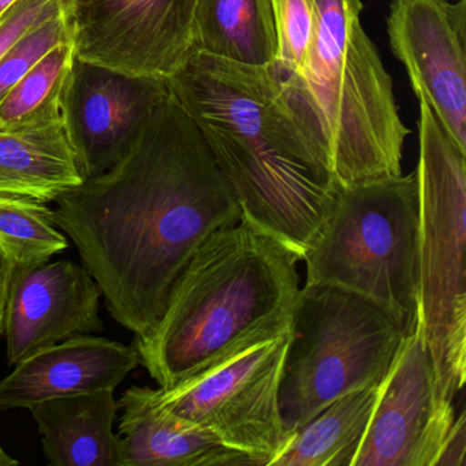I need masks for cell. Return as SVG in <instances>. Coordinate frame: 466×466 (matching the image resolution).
<instances>
[{
    "instance_id": "cell-29",
    "label": "cell",
    "mask_w": 466,
    "mask_h": 466,
    "mask_svg": "<svg viewBox=\"0 0 466 466\" xmlns=\"http://www.w3.org/2000/svg\"><path fill=\"white\" fill-rule=\"evenodd\" d=\"M272 6H274L275 20H277L279 15L280 0H272Z\"/></svg>"
},
{
    "instance_id": "cell-27",
    "label": "cell",
    "mask_w": 466,
    "mask_h": 466,
    "mask_svg": "<svg viewBox=\"0 0 466 466\" xmlns=\"http://www.w3.org/2000/svg\"><path fill=\"white\" fill-rule=\"evenodd\" d=\"M18 461L15 457L9 454L4 446L0 444V466H15L18 465Z\"/></svg>"
},
{
    "instance_id": "cell-25",
    "label": "cell",
    "mask_w": 466,
    "mask_h": 466,
    "mask_svg": "<svg viewBox=\"0 0 466 466\" xmlns=\"http://www.w3.org/2000/svg\"><path fill=\"white\" fill-rule=\"evenodd\" d=\"M466 465V413L455 416L435 461V466Z\"/></svg>"
},
{
    "instance_id": "cell-28",
    "label": "cell",
    "mask_w": 466,
    "mask_h": 466,
    "mask_svg": "<svg viewBox=\"0 0 466 466\" xmlns=\"http://www.w3.org/2000/svg\"><path fill=\"white\" fill-rule=\"evenodd\" d=\"M15 0H0V17L15 5Z\"/></svg>"
},
{
    "instance_id": "cell-12",
    "label": "cell",
    "mask_w": 466,
    "mask_h": 466,
    "mask_svg": "<svg viewBox=\"0 0 466 466\" xmlns=\"http://www.w3.org/2000/svg\"><path fill=\"white\" fill-rule=\"evenodd\" d=\"M167 94L163 78L75 59L64 121L84 181L102 176L129 152Z\"/></svg>"
},
{
    "instance_id": "cell-22",
    "label": "cell",
    "mask_w": 466,
    "mask_h": 466,
    "mask_svg": "<svg viewBox=\"0 0 466 466\" xmlns=\"http://www.w3.org/2000/svg\"><path fill=\"white\" fill-rule=\"evenodd\" d=\"M316 28L315 0H280L277 18V66L280 76L293 75L307 61Z\"/></svg>"
},
{
    "instance_id": "cell-18",
    "label": "cell",
    "mask_w": 466,
    "mask_h": 466,
    "mask_svg": "<svg viewBox=\"0 0 466 466\" xmlns=\"http://www.w3.org/2000/svg\"><path fill=\"white\" fill-rule=\"evenodd\" d=\"M278 50L272 0H198L193 51L248 66H271Z\"/></svg>"
},
{
    "instance_id": "cell-19",
    "label": "cell",
    "mask_w": 466,
    "mask_h": 466,
    "mask_svg": "<svg viewBox=\"0 0 466 466\" xmlns=\"http://www.w3.org/2000/svg\"><path fill=\"white\" fill-rule=\"evenodd\" d=\"M381 383L349 392L327 406L291 433L268 466H351L370 425Z\"/></svg>"
},
{
    "instance_id": "cell-16",
    "label": "cell",
    "mask_w": 466,
    "mask_h": 466,
    "mask_svg": "<svg viewBox=\"0 0 466 466\" xmlns=\"http://www.w3.org/2000/svg\"><path fill=\"white\" fill-rule=\"evenodd\" d=\"M119 400L114 390L51 398L29 406L43 451L56 466H116Z\"/></svg>"
},
{
    "instance_id": "cell-11",
    "label": "cell",
    "mask_w": 466,
    "mask_h": 466,
    "mask_svg": "<svg viewBox=\"0 0 466 466\" xmlns=\"http://www.w3.org/2000/svg\"><path fill=\"white\" fill-rule=\"evenodd\" d=\"M387 31L414 94L466 152V0H394Z\"/></svg>"
},
{
    "instance_id": "cell-4",
    "label": "cell",
    "mask_w": 466,
    "mask_h": 466,
    "mask_svg": "<svg viewBox=\"0 0 466 466\" xmlns=\"http://www.w3.org/2000/svg\"><path fill=\"white\" fill-rule=\"evenodd\" d=\"M316 28L299 72L280 76L289 102L337 187L402 176L408 127L392 81L361 25V0H315Z\"/></svg>"
},
{
    "instance_id": "cell-3",
    "label": "cell",
    "mask_w": 466,
    "mask_h": 466,
    "mask_svg": "<svg viewBox=\"0 0 466 466\" xmlns=\"http://www.w3.org/2000/svg\"><path fill=\"white\" fill-rule=\"evenodd\" d=\"M301 256L241 217L200 245L154 329L136 337L157 386H174L269 319L291 312Z\"/></svg>"
},
{
    "instance_id": "cell-15",
    "label": "cell",
    "mask_w": 466,
    "mask_h": 466,
    "mask_svg": "<svg viewBox=\"0 0 466 466\" xmlns=\"http://www.w3.org/2000/svg\"><path fill=\"white\" fill-rule=\"evenodd\" d=\"M118 400L124 414L116 466H256L249 455L163 408L151 387H130Z\"/></svg>"
},
{
    "instance_id": "cell-21",
    "label": "cell",
    "mask_w": 466,
    "mask_h": 466,
    "mask_svg": "<svg viewBox=\"0 0 466 466\" xmlns=\"http://www.w3.org/2000/svg\"><path fill=\"white\" fill-rule=\"evenodd\" d=\"M51 215L45 203L0 196V247L15 268L46 263L69 247Z\"/></svg>"
},
{
    "instance_id": "cell-23",
    "label": "cell",
    "mask_w": 466,
    "mask_h": 466,
    "mask_svg": "<svg viewBox=\"0 0 466 466\" xmlns=\"http://www.w3.org/2000/svg\"><path fill=\"white\" fill-rule=\"evenodd\" d=\"M70 42L62 15L37 26L0 59V99L54 47Z\"/></svg>"
},
{
    "instance_id": "cell-6",
    "label": "cell",
    "mask_w": 466,
    "mask_h": 466,
    "mask_svg": "<svg viewBox=\"0 0 466 466\" xmlns=\"http://www.w3.org/2000/svg\"><path fill=\"white\" fill-rule=\"evenodd\" d=\"M290 331L279 386L289 436L349 392L381 383L408 337L375 302L321 283L299 289Z\"/></svg>"
},
{
    "instance_id": "cell-5",
    "label": "cell",
    "mask_w": 466,
    "mask_h": 466,
    "mask_svg": "<svg viewBox=\"0 0 466 466\" xmlns=\"http://www.w3.org/2000/svg\"><path fill=\"white\" fill-rule=\"evenodd\" d=\"M307 282L353 291L386 310L406 334L419 324V184L408 176L338 187L304 256Z\"/></svg>"
},
{
    "instance_id": "cell-26",
    "label": "cell",
    "mask_w": 466,
    "mask_h": 466,
    "mask_svg": "<svg viewBox=\"0 0 466 466\" xmlns=\"http://www.w3.org/2000/svg\"><path fill=\"white\" fill-rule=\"evenodd\" d=\"M15 268L12 258L5 252L4 248L0 247V335L4 334L5 310Z\"/></svg>"
},
{
    "instance_id": "cell-10",
    "label": "cell",
    "mask_w": 466,
    "mask_h": 466,
    "mask_svg": "<svg viewBox=\"0 0 466 466\" xmlns=\"http://www.w3.org/2000/svg\"><path fill=\"white\" fill-rule=\"evenodd\" d=\"M455 419L441 400L435 370L417 324L406 337L351 466H435Z\"/></svg>"
},
{
    "instance_id": "cell-13",
    "label": "cell",
    "mask_w": 466,
    "mask_h": 466,
    "mask_svg": "<svg viewBox=\"0 0 466 466\" xmlns=\"http://www.w3.org/2000/svg\"><path fill=\"white\" fill-rule=\"evenodd\" d=\"M100 299L84 264L48 260L15 268L4 321L9 364L67 338L102 331Z\"/></svg>"
},
{
    "instance_id": "cell-9",
    "label": "cell",
    "mask_w": 466,
    "mask_h": 466,
    "mask_svg": "<svg viewBox=\"0 0 466 466\" xmlns=\"http://www.w3.org/2000/svg\"><path fill=\"white\" fill-rule=\"evenodd\" d=\"M198 0H59L76 58L166 80L193 53Z\"/></svg>"
},
{
    "instance_id": "cell-20",
    "label": "cell",
    "mask_w": 466,
    "mask_h": 466,
    "mask_svg": "<svg viewBox=\"0 0 466 466\" xmlns=\"http://www.w3.org/2000/svg\"><path fill=\"white\" fill-rule=\"evenodd\" d=\"M75 59L70 42L46 54L0 99V132L34 129L64 121L65 97Z\"/></svg>"
},
{
    "instance_id": "cell-17",
    "label": "cell",
    "mask_w": 466,
    "mask_h": 466,
    "mask_svg": "<svg viewBox=\"0 0 466 466\" xmlns=\"http://www.w3.org/2000/svg\"><path fill=\"white\" fill-rule=\"evenodd\" d=\"M83 182L65 121L0 132V196L48 204Z\"/></svg>"
},
{
    "instance_id": "cell-14",
    "label": "cell",
    "mask_w": 466,
    "mask_h": 466,
    "mask_svg": "<svg viewBox=\"0 0 466 466\" xmlns=\"http://www.w3.org/2000/svg\"><path fill=\"white\" fill-rule=\"evenodd\" d=\"M140 365L135 343L76 335L39 349L0 379V411L28 409L51 398L116 390Z\"/></svg>"
},
{
    "instance_id": "cell-7",
    "label": "cell",
    "mask_w": 466,
    "mask_h": 466,
    "mask_svg": "<svg viewBox=\"0 0 466 466\" xmlns=\"http://www.w3.org/2000/svg\"><path fill=\"white\" fill-rule=\"evenodd\" d=\"M419 103L420 334L439 397L454 403L466 380V152Z\"/></svg>"
},
{
    "instance_id": "cell-2",
    "label": "cell",
    "mask_w": 466,
    "mask_h": 466,
    "mask_svg": "<svg viewBox=\"0 0 466 466\" xmlns=\"http://www.w3.org/2000/svg\"><path fill=\"white\" fill-rule=\"evenodd\" d=\"M166 84L203 136L241 217L304 260L338 187L294 113L277 66L193 51Z\"/></svg>"
},
{
    "instance_id": "cell-24",
    "label": "cell",
    "mask_w": 466,
    "mask_h": 466,
    "mask_svg": "<svg viewBox=\"0 0 466 466\" xmlns=\"http://www.w3.org/2000/svg\"><path fill=\"white\" fill-rule=\"evenodd\" d=\"M59 15V0H15L0 17V59L18 40Z\"/></svg>"
},
{
    "instance_id": "cell-8",
    "label": "cell",
    "mask_w": 466,
    "mask_h": 466,
    "mask_svg": "<svg viewBox=\"0 0 466 466\" xmlns=\"http://www.w3.org/2000/svg\"><path fill=\"white\" fill-rule=\"evenodd\" d=\"M290 319L289 312L264 321L184 380L155 390L157 402L268 466L290 438L279 410Z\"/></svg>"
},
{
    "instance_id": "cell-1",
    "label": "cell",
    "mask_w": 466,
    "mask_h": 466,
    "mask_svg": "<svg viewBox=\"0 0 466 466\" xmlns=\"http://www.w3.org/2000/svg\"><path fill=\"white\" fill-rule=\"evenodd\" d=\"M56 203L54 223L77 248L108 313L136 337L154 329L200 245L241 219L203 136L170 92L116 165Z\"/></svg>"
}]
</instances>
